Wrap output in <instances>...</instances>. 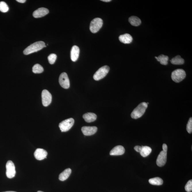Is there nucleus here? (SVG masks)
I'll return each instance as SVG.
<instances>
[{
  "label": "nucleus",
  "mask_w": 192,
  "mask_h": 192,
  "mask_svg": "<svg viewBox=\"0 0 192 192\" xmlns=\"http://www.w3.org/2000/svg\"><path fill=\"white\" fill-rule=\"evenodd\" d=\"M45 45V43L43 41L35 42L28 46L24 50L23 53L25 55H28L41 50Z\"/></svg>",
  "instance_id": "obj_1"
},
{
  "label": "nucleus",
  "mask_w": 192,
  "mask_h": 192,
  "mask_svg": "<svg viewBox=\"0 0 192 192\" xmlns=\"http://www.w3.org/2000/svg\"><path fill=\"white\" fill-rule=\"evenodd\" d=\"M147 107L148 104L146 103L143 102L140 103L132 112L130 115L131 118L135 119L140 118L145 114Z\"/></svg>",
  "instance_id": "obj_2"
},
{
  "label": "nucleus",
  "mask_w": 192,
  "mask_h": 192,
  "mask_svg": "<svg viewBox=\"0 0 192 192\" xmlns=\"http://www.w3.org/2000/svg\"><path fill=\"white\" fill-rule=\"evenodd\" d=\"M186 74L185 70L183 69H177L172 72L171 77L172 80L176 82H179L185 78Z\"/></svg>",
  "instance_id": "obj_3"
},
{
  "label": "nucleus",
  "mask_w": 192,
  "mask_h": 192,
  "mask_svg": "<svg viewBox=\"0 0 192 192\" xmlns=\"http://www.w3.org/2000/svg\"><path fill=\"white\" fill-rule=\"evenodd\" d=\"M103 20L100 18H95L91 21L90 24V30L93 33H96L102 26Z\"/></svg>",
  "instance_id": "obj_4"
},
{
  "label": "nucleus",
  "mask_w": 192,
  "mask_h": 192,
  "mask_svg": "<svg viewBox=\"0 0 192 192\" xmlns=\"http://www.w3.org/2000/svg\"><path fill=\"white\" fill-rule=\"evenodd\" d=\"M110 70V67L107 66H103L99 69L93 76V78L95 80H99L103 78L108 74Z\"/></svg>",
  "instance_id": "obj_5"
},
{
  "label": "nucleus",
  "mask_w": 192,
  "mask_h": 192,
  "mask_svg": "<svg viewBox=\"0 0 192 192\" xmlns=\"http://www.w3.org/2000/svg\"><path fill=\"white\" fill-rule=\"evenodd\" d=\"M74 122L73 118H69L61 122L59 124V127L62 132L68 131L73 126Z\"/></svg>",
  "instance_id": "obj_6"
},
{
  "label": "nucleus",
  "mask_w": 192,
  "mask_h": 192,
  "mask_svg": "<svg viewBox=\"0 0 192 192\" xmlns=\"http://www.w3.org/2000/svg\"><path fill=\"white\" fill-rule=\"evenodd\" d=\"M6 175L7 178H14L16 175V171L15 165L13 162L11 160L7 161L6 166Z\"/></svg>",
  "instance_id": "obj_7"
},
{
  "label": "nucleus",
  "mask_w": 192,
  "mask_h": 192,
  "mask_svg": "<svg viewBox=\"0 0 192 192\" xmlns=\"http://www.w3.org/2000/svg\"><path fill=\"white\" fill-rule=\"evenodd\" d=\"M52 96L47 90H43L42 93V103L44 106H47L51 103Z\"/></svg>",
  "instance_id": "obj_8"
},
{
  "label": "nucleus",
  "mask_w": 192,
  "mask_h": 192,
  "mask_svg": "<svg viewBox=\"0 0 192 192\" xmlns=\"http://www.w3.org/2000/svg\"><path fill=\"white\" fill-rule=\"evenodd\" d=\"M59 82L61 86L64 89H67L70 87V80L66 73H61L59 77Z\"/></svg>",
  "instance_id": "obj_9"
},
{
  "label": "nucleus",
  "mask_w": 192,
  "mask_h": 192,
  "mask_svg": "<svg viewBox=\"0 0 192 192\" xmlns=\"http://www.w3.org/2000/svg\"><path fill=\"white\" fill-rule=\"evenodd\" d=\"M167 151H162L157 157L156 163L157 166L160 167H162L166 164L167 160Z\"/></svg>",
  "instance_id": "obj_10"
},
{
  "label": "nucleus",
  "mask_w": 192,
  "mask_h": 192,
  "mask_svg": "<svg viewBox=\"0 0 192 192\" xmlns=\"http://www.w3.org/2000/svg\"><path fill=\"white\" fill-rule=\"evenodd\" d=\"M97 128L96 126H83L82 128V131L85 136L92 135L97 133Z\"/></svg>",
  "instance_id": "obj_11"
},
{
  "label": "nucleus",
  "mask_w": 192,
  "mask_h": 192,
  "mask_svg": "<svg viewBox=\"0 0 192 192\" xmlns=\"http://www.w3.org/2000/svg\"><path fill=\"white\" fill-rule=\"evenodd\" d=\"M34 155L37 160H42L46 158L47 155V152L44 149L38 148L34 151Z\"/></svg>",
  "instance_id": "obj_12"
},
{
  "label": "nucleus",
  "mask_w": 192,
  "mask_h": 192,
  "mask_svg": "<svg viewBox=\"0 0 192 192\" xmlns=\"http://www.w3.org/2000/svg\"><path fill=\"white\" fill-rule=\"evenodd\" d=\"M49 13V10L45 7H40L34 12L33 16L34 18H37L43 17Z\"/></svg>",
  "instance_id": "obj_13"
},
{
  "label": "nucleus",
  "mask_w": 192,
  "mask_h": 192,
  "mask_svg": "<svg viewBox=\"0 0 192 192\" xmlns=\"http://www.w3.org/2000/svg\"><path fill=\"white\" fill-rule=\"evenodd\" d=\"M80 49L78 46L74 45L70 51V58L73 62H76L78 58Z\"/></svg>",
  "instance_id": "obj_14"
},
{
  "label": "nucleus",
  "mask_w": 192,
  "mask_h": 192,
  "mask_svg": "<svg viewBox=\"0 0 192 192\" xmlns=\"http://www.w3.org/2000/svg\"><path fill=\"white\" fill-rule=\"evenodd\" d=\"M125 152V149L122 145H118L115 147L111 151L110 153L111 155H122Z\"/></svg>",
  "instance_id": "obj_15"
},
{
  "label": "nucleus",
  "mask_w": 192,
  "mask_h": 192,
  "mask_svg": "<svg viewBox=\"0 0 192 192\" xmlns=\"http://www.w3.org/2000/svg\"><path fill=\"white\" fill-rule=\"evenodd\" d=\"M119 40L121 43L124 44H129L133 40V37L129 34H125L119 36Z\"/></svg>",
  "instance_id": "obj_16"
},
{
  "label": "nucleus",
  "mask_w": 192,
  "mask_h": 192,
  "mask_svg": "<svg viewBox=\"0 0 192 192\" xmlns=\"http://www.w3.org/2000/svg\"><path fill=\"white\" fill-rule=\"evenodd\" d=\"M84 120L87 122H94L96 120L97 118V115L94 113L88 112L84 114L82 116Z\"/></svg>",
  "instance_id": "obj_17"
},
{
  "label": "nucleus",
  "mask_w": 192,
  "mask_h": 192,
  "mask_svg": "<svg viewBox=\"0 0 192 192\" xmlns=\"http://www.w3.org/2000/svg\"><path fill=\"white\" fill-rule=\"evenodd\" d=\"M71 172V169L69 168L65 169L59 175V179L60 181H66L70 176Z\"/></svg>",
  "instance_id": "obj_18"
},
{
  "label": "nucleus",
  "mask_w": 192,
  "mask_h": 192,
  "mask_svg": "<svg viewBox=\"0 0 192 192\" xmlns=\"http://www.w3.org/2000/svg\"><path fill=\"white\" fill-rule=\"evenodd\" d=\"M128 21L130 24L135 26H139L141 23L140 19L136 16H130L128 19Z\"/></svg>",
  "instance_id": "obj_19"
},
{
  "label": "nucleus",
  "mask_w": 192,
  "mask_h": 192,
  "mask_svg": "<svg viewBox=\"0 0 192 192\" xmlns=\"http://www.w3.org/2000/svg\"><path fill=\"white\" fill-rule=\"evenodd\" d=\"M155 58L157 61L160 62V64L163 65H166L168 64V60L169 59L167 55H161L158 57H155Z\"/></svg>",
  "instance_id": "obj_20"
},
{
  "label": "nucleus",
  "mask_w": 192,
  "mask_h": 192,
  "mask_svg": "<svg viewBox=\"0 0 192 192\" xmlns=\"http://www.w3.org/2000/svg\"><path fill=\"white\" fill-rule=\"evenodd\" d=\"M151 149L150 147L147 146H142V149L140 153L142 156L145 157H147L151 152Z\"/></svg>",
  "instance_id": "obj_21"
},
{
  "label": "nucleus",
  "mask_w": 192,
  "mask_h": 192,
  "mask_svg": "<svg viewBox=\"0 0 192 192\" xmlns=\"http://www.w3.org/2000/svg\"><path fill=\"white\" fill-rule=\"evenodd\" d=\"M171 63L174 65H181L184 63V60L180 55H178L172 58Z\"/></svg>",
  "instance_id": "obj_22"
},
{
  "label": "nucleus",
  "mask_w": 192,
  "mask_h": 192,
  "mask_svg": "<svg viewBox=\"0 0 192 192\" xmlns=\"http://www.w3.org/2000/svg\"><path fill=\"white\" fill-rule=\"evenodd\" d=\"M149 183L153 185H162L163 180L160 177H155L150 178L149 180Z\"/></svg>",
  "instance_id": "obj_23"
},
{
  "label": "nucleus",
  "mask_w": 192,
  "mask_h": 192,
  "mask_svg": "<svg viewBox=\"0 0 192 192\" xmlns=\"http://www.w3.org/2000/svg\"><path fill=\"white\" fill-rule=\"evenodd\" d=\"M44 70L43 67L40 64H37L32 67V72L34 73H41Z\"/></svg>",
  "instance_id": "obj_24"
},
{
  "label": "nucleus",
  "mask_w": 192,
  "mask_h": 192,
  "mask_svg": "<svg viewBox=\"0 0 192 192\" xmlns=\"http://www.w3.org/2000/svg\"><path fill=\"white\" fill-rule=\"evenodd\" d=\"M9 9L7 4L4 1L0 2V11L3 13H6Z\"/></svg>",
  "instance_id": "obj_25"
},
{
  "label": "nucleus",
  "mask_w": 192,
  "mask_h": 192,
  "mask_svg": "<svg viewBox=\"0 0 192 192\" xmlns=\"http://www.w3.org/2000/svg\"><path fill=\"white\" fill-rule=\"evenodd\" d=\"M57 55L54 53L51 54L48 57V59L49 62L51 64H53L55 62L57 59Z\"/></svg>",
  "instance_id": "obj_26"
},
{
  "label": "nucleus",
  "mask_w": 192,
  "mask_h": 192,
  "mask_svg": "<svg viewBox=\"0 0 192 192\" xmlns=\"http://www.w3.org/2000/svg\"><path fill=\"white\" fill-rule=\"evenodd\" d=\"M186 191L187 192H191L192 191V180H190L187 182L185 187Z\"/></svg>",
  "instance_id": "obj_27"
},
{
  "label": "nucleus",
  "mask_w": 192,
  "mask_h": 192,
  "mask_svg": "<svg viewBox=\"0 0 192 192\" xmlns=\"http://www.w3.org/2000/svg\"><path fill=\"white\" fill-rule=\"evenodd\" d=\"M187 130L189 133H191L192 132V118H190L189 119L187 126Z\"/></svg>",
  "instance_id": "obj_28"
},
{
  "label": "nucleus",
  "mask_w": 192,
  "mask_h": 192,
  "mask_svg": "<svg viewBox=\"0 0 192 192\" xmlns=\"http://www.w3.org/2000/svg\"><path fill=\"white\" fill-rule=\"evenodd\" d=\"M134 149L137 152L140 153L142 147L137 145V146L135 147Z\"/></svg>",
  "instance_id": "obj_29"
},
{
  "label": "nucleus",
  "mask_w": 192,
  "mask_h": 192,
  "mask_svg": "<svg viewBox=\"0 0 192 192\" xmlns=\"http://www.w3.org/2000/svg\"><path fill=\"white\" fill-rule=\"evenodd\" d=\"M163 151H167L168 147L166 144H163Z\"/></svg>",
  "instance_id": "obj_30"
},
{
  "label": "nucleus",
  "mask_w": 192,
  "mask_h": 192,
  "mask_svg": "<svg viewBox=\"0 0 192 192\" xmlns=\"http://www.w3.org/2000/svg\"><path fill=\"white\" fill-rule=\"evenodd\" d=\"M16 1L20 3H24L26 1V0H16Z\"/></svg>",
  "instance_id": "obj_31"
},
{
  "label": "nucleus",
  "mask_w": 192,
  "mask_h": 192,
  "mask_svg": "<svg viewBox=\"0 0 192 192\" xmlns=\"http://www.w3.org/2000/svg\"><path fill=\"white\" fill-rule=\"evenodd\" d=\"M101 1L105 2H110L111 1H112L111 0H101Z\"/></svg>",
  "instance_id": "obj_32"
},
{
  "label": "nucleus",
  "mask_w": 192,
  "mask_h": 192,
  "mask_svg": "<svg viewBox=\"0 0 192 192\" xmlns=\"http://www.w3.org/2000/svg\"><path fill=\"white\" fill-rule=\"evenodd\" d=\"M16 192L13 191H5V192Z\"/></svg>",
  "instance_id": "obj_33"
},
{
  "label": "nucleus",
  "mask_w": 192,
  "mask_h": 192,
  "mask_svg": "<svg viewBox=\"0 0 192 192\" xmlns=\"http://www.w3.org/2000/svg\"><path fill=\"white\" fill-rule=\"evenodd\" d=\"M37 192H43V191H37Z\"/></svg>",
  "instance_id": "obj_34"
},
{
  "label": "nucleus",
  "mask_w": 192,
  "mask_h": 192,
  "mask_svg": "<svg viewBox=\"0 0 192 192\" xmlns=\"http://www.w3.org/2000/svg\"><path fill=\"white\" fill-rule=\"evenodd\" d=\"M46 47V45H45V46H44V47Z\"/></svg>",
  "instance_id": "obj_35"
}]
</instances>
